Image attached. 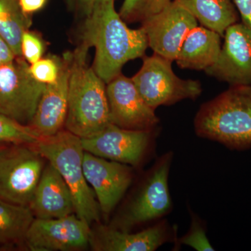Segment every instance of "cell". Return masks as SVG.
Listing matches in <instances>:
<instances>
[{
	"label": "cell",
	"mask_w": 251,
	"mask_h": 251,
	"mask_svg": "<svg viewBox=\"0 0 251 251\" xmlns=\"http://www.w3.org/2000/svg\"><path fill=\"white\" fill-rule=\"evenodd\" d=\"M81 44L95 49L94 70L108 83L128 61L145 55L149 47L143 27L130 29L115 7V0H96L86 16Z\"/></svg>",
	"instance_id": "1"
},
{
	"label": "cell",
	"mask_w": 251,
	"mask_h": 251,
	"mask_svg": "<svg viewBox=\"0 0 251 251\" xmlns=\"http://www.w3.org/2000/svg\"><path fill=\"white\" fill-rule=\"evenodd\" d=\"M89 49L80 43L73 52L64 125L81 139L93 136L111 124L106 83L87 64Z\"/></svg>",
	"instance_id": "2"
},
{
	"label": "cell",
	"mask_w": 251,
	"mask_h": 251,
	"mask_svg": "<svg viewBox=\"0 0 251 251\" xmlns=\"http://www.w3.org/2000/svg\"><path fill=\"white\" fill-rule=\"evenodd\" d=\"M198 136L231 150L251 148V85L230 86L203 103L194 120Z\"/></svg>",
	"instance_id": "3"
},
{
	"label": "cell",
	"mask_w": 251,
	"mask_h": 251,
	"mask_svg": "<svg viewBox=\"0 0 251 251\" xmlns=\"http://www.w3.org/2000/svg\"><path fill=\"white\" fill-rule=\"evenodd\" d=\"M34 146L52 165L69 186L74 198L75 214L89 225L100 221V212L95 194L86 179L82 140L69 130L41 138Z\"/></svg>",
	"instance_id": "4"
},
{
	"label": "cell",
	"mask_w": 251,
	"mask_h": 251,
	"mask_svg": "<svg viewBox=\"0 0 251 251\" xmlns=\"http://www.w3.org/2000/svg\"><path fill=\"white\" fill-rule=\"evenodd\" d=\"M173 156L174 153L169 151L156 158L111 227L128 232L136 226L161 219L173 210L168 178Z\"/></svg>",
	"instance_id": "5"
},
{
	"label": "cell",
	"mask_w": 251,
	"mask_h": 251,
	"mask_svg": "<svg viewBox=\"0 0 251 251\" xmlns=\"http://www.w3.org/2000/svg\"><path fill=\"white\" fill-rule=\"evenodd\" d=\"M173 61L154 53L143 59L139 72L132 77L137 90L153 110L184 100H196L202 92L199 80L178 77L172 68Z\"/></svg>",
	"instance_id": "6"
},
{
	"label": "cell",
	"mask_w": 251,
	"mask_h": 251,
	"mask_svg": "<svg viewBox=\"0 0 251 251\" xmlns=\"http://www.w3.org/2000/svg\"><path fill=\"white\" fill-rule=\"evenodd\" d=\"M46 161L34 145H12L0 156V199L29 206Z\"/></svg>",
	"instance_id": "7"
},
{
	"label": "cell",
	"mask_w": 251,
	"mask_h": 251,
	"mask_svg": "<svg viewBox=\"0 0 251 251\" xmlns=\"http://www.w3.org/2000/svg\"><path fill=\"white\" fill-rule=\"evenodd\" d=\"M46 85L32 77L23 57L0 66V113L29 125Z\"/></svg>",
	"instance_id": "8"
},
{
	"label": "cell",
	"mask_w": 251,
	"mask_h": 251,
	"mask_svg": "<svg viewBox=\"0 0 251 251\" xmlns=\"http://www.w3.org/2000/svg\"><path fill=\"white\" fill-rule=\"evenodd\" d=\"M158 129H125L110 124L90 138H82L84 151L136 168L152 150Z\"/></svg>",
	"instance_id": "9"
},
{
	"label": "cell",
	"mask_w": 251,
	"mask_h": 251,
	"mask_svg": "<svg viewBox=\"0 0 251 251\" xmlns=\"http://www.w3.org/2000/svg\"><path fill=\"white\" fill-rule=\"evenodd\" d=\"M90 226L75 214L58 219H34L25 244L32 251H74L90 246Z\"/></svg>",
	"instance_id": "10"
},
{
	"label": "cell",
	"mask_w": 251,
	"mask_h": 251,
	"mask_svg": "<svg viewBox=\"0 0 251 251\" xmlns=\"http://www.w3.org/2000/svg\"><path fill=\"white\" fill-rule=\"evenodd\" d=\"M83 168L100 212L108 219L133 182L134 168L85 151Z\"/></svg>",
	"instance_id": "11"
},
{
	"label": "cell",
	"mask_w": 251,
	"mask_h": 251,
	"mask_svg": "<svg viewBox=\"0 0 251 251\" xmlns=\"http://www.w3.org/2000/svg\"><path fill=\"white\" fill-rule=\"evenodd\" d=\"M106 93L111 124L128 130L158 129L159 118L131 78L120 74L106 84Z\"/></svg>",
	"instance_id": "12"
},
{
	"label": "cell",
	"mask_w": 251,
	"mask_h": 251,
	"mask_svg": "<svg viewBox=\"0 0 251 251\" xmlns=\"http://www.w3.org/2000/svg\"><path fill=\"white\" fill-rule=\"evenodd\" d=\"M196 26V18L175 0L161 12L142 23L149 47L154 53L173 62L185 37Z\"/></svg>",
	"instance_id": "13"
},
{
	"label": "cell",
	"mask_w": 251,
	"mask_h": 251,
	"mask_svg": "<svg viewBox=\"0 0 251 251\" xmlns=\"http://www.w3.org/2000/svg\"><path fill=\"white\" fill-rule=\"evenodd\" d=\"M217 60L204 72L230 86L251 85V29L243 23L229 26Z\"/></svg>",
	"instance_id": "14"
},
{
	"label": "cell",
	"mask_w": 251,
	"mask_h": 251,
	"mask_svg": "<svg viewBox=\"0 0 251 251\" xmlns=\"http://www.w3.org/2000/svg\"><path fill=\"white\" fill-rule=\"evenodd\" d=\"M176 230L166 220L133 232L99 225L91 229L90 246L96 251H153L168 242L176 244Z\"/></svg>",
	"instance_id": "15"
},
{
	"label": "cell",
	"mask_w": 251,
	"mask_h": 251,
	"mask_svg": "<svg viewBox=\"0 0 251 251\" xmlns=\"http://www.w3.org/2000/svg\"><path fill=\"white\" fill-rule=\"evenodd\" d=\"M73 52L62 57V67L57 80L46 85L29 126L40 138L52 136L64 129L67 119L69 77Z\"/></svg>",
	"instance_id": "16"
},
{
	"label": "cell",
	"mask_w": 251,
	"mask_h": 251,
	"mask_svg": "<svg viewBox=\"0 0 251 251\" xmlns=\"http://www.w3.org/2000/svg\"><path fill=\"white\" fill-rule=\"evenodd\" d=\"M29 207L36 219H58L75 214L69 186L50 163H46Z\"/></svg>",
	"instance_id": "17"
},
{
	"label": "cell",
	"mask_w": 251,
	"mask_h": 251,
	"mask_svg": "<svg viewBox=\"0 0 251 251\" xmlns=\"http://www.w3.org/2000/svg\"><path fill=\"white\" fill-rule=\"evenodd\" d=\"M221 37L216 31L196 26L185 37L175 59L176 64L183 69L205 71L217 60Z\"/></svg>",
	"instance_id": "18"
},
{
	"label": "cell",
	"mask_w": 251,
	"mask_h": 251,
	"mask_svg": "<svg viewBox=\"0 0 251 251\" xmlns=\"http://www.w3.org/2000/svg\"><path fill=\"white\" fill-rule=\"evenodd\" d=\"M184 6L203 27L224 36L226 29L239 21L232 0H175Z\"/></svg>",
	"instance_id": "19"
},
{
	"label": "cell",
	"mask_w": 251,
	"mask_h": 251,
	"mask_svg": "<svg viewBox=\"0 0 251 251\" xmlns=\"http://www.w3.org/2000/svg\"><path fill=\"white\" fill-rule=\"evenodd\" d=\"M34 219L29 206L0 199V246L10 247L25 243L28 229Z\"/></svg>",
	"instance_id": "20"
},
{
	"label": "cell",
	"mask_w": 251,
	"mask_h": 251,
	"mask_svg": "<svg viewBox=\"0 0 251 251\" xmlns=\"http://www.w3.org/2000/svg\"><path fill=\"white\" fill-rule=\"evenodd\" d=\"M31 25L18 0H0V36L7 43L16 57H22L21 41Z\"/></svg>",
	"instance_id": "21"
},
{
	"label": "cell",
	"mask_w": 251,
	"mask_h": 251,
	"mask_svg": "<svg viewBox=\"0 0 251 251\" xmlns=\"http://www.w3.org/2000/svg\"><path fill=\"white\" fill-rule=\"evenodd\" d=\"M29 125L0 113V142L13 145H34L40 139Z\"/></svg>",
	"instance_id": "22"
},
{
	"label": "cell",
	"mask_w": 251,
	"mask_h": 251,
	"mask_svg": "<svg viewBox=\"0 0 251 251\" xmlns=\"http://www.w3.org/2000/svg\"><path fill=\"white\" fill-rule=\"evenodd\" d=\"M173 0H125L120 10L126 23H143L163 11Z\"/></svg>",
	"instance_id": "23"
},
{
	"label": "cell",
	"mask_w": 251,
	"mask_h": 251,
	"mask_svg": "<svg viewBox=\"0 0 251 251\" xmlns=\"http://www.w3.org/2000/svg\"><path fill=\"white\" fill-rule=\"evenodd\" d=\"M189 211L191 219L189 229L185 235L177 239L175 245L177 247L181 245L188 246L198 251H214V247L206 236L205 222L190 209Z\"/></svg>",
	"instance_id": "24"
},
{
	"label": "cell",
	"mask_w": 251,
	"mask_h": 251,
	"mask_svg": "<svg viewBox=\"0 0 251 251\" xmlns=\"http://www.w3.org/2000/svg\"><path fill=\"white\" fill-rule=\"evenodd\" d=\"M62 62V57L55 55L41 58L29 64L31 75L36 81L44 85L54 83L58 78Z\"/></svg>",
	"instance_id": "25"
},
{
	"label": "cell",
	"mask_w": 251,
	"mask_h": 251,
	"mask_svg": "<svg viewBox=\"0 0 251 251\" xmlns=\"http://www.w3.org/2000/svg\"><path fill=\"white\" fill-rule=\"evenodd\" d=\"M45 51V44L40 35L34 31H25L21 41L22 57L29 64L42 58Z\"/></svg>",
	"instance_id": "26"
},
{
	"label": "cell",
	"mask_w": 251,
	"mask_h": 251,
	"mask_svg": "<svg viewBox=\"0 0 251 251\" xmlns=\"http://www.w3.org/2000/svg\"><path fill=\"white\" fill-rule=\"evenodd\" d=\"M242 19L243 24L251 29V0H233Z\"/></svg>",
	"instance_id": "27"
},
{
	"label": "cell",
	"mask_w": 251,
	"mask_h": 251,
	"mask_svg": "<svg viewBox=\"0 0 251 251\" xmlns=\"http://www.w3.org/2000/svg\"><path fill=\"white\" fill-rule=\"evenodd\" d=\"M25 14L30 15L40 11L45 6L47 0H18Z\"/></svg>",
	"instance_id": "28"
},
{
	"label": "cell",
	"mask_w": 251,
	"mask_h": 251,
	"mask_svg": "<svg viewBox=\"0 0 251 251\" xmlns=\"http://www.w3.org/2000/svg\"><path fill=\"white\" fill-rule=\"evenodd\" d=\"M16 58L14 52L7 43L0 36V66L14 60Z\"/></svg>",
	"instance_id": "29"
},
{
	"label": "cell",
	"mask_w": 251,
	"mask_h": 251,
	"mask_svg": "<svg viewBox=\"0 0 251 251\" xmlns=\"http://www.w3.org/2000/svg\"><path fill=\"white\" fill-rule=\"evenodd\" d=\"M74 4L76 6L77 9L82 13L84 16H87L90 14L96 0H73Z\"/></svg>",
	"instance_id": "30"
},
{
	"label": "cell",
	"mask_w": 251,
	"mask_h": 251,
	"mask_svg": "<svg viewBox=\"0 0 251 251\" xmlns=\"http://www.w3.org/2000/svg\"><path fill=\"white\" fill-rule=\"evenodd\" d=\"M12 145H10V144L1 143V142H0V156H2Z\"/></svg>",
	"instance_id": "31"
}]
</instances>
